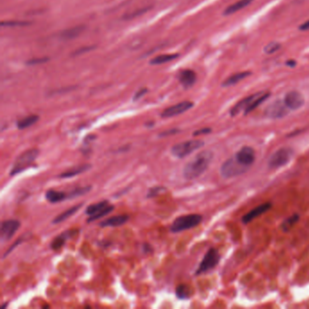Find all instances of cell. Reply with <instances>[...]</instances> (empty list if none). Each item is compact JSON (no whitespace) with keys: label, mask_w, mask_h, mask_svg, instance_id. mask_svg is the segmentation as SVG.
Wrapping results in <instances>:
<instances>
[{"label":"cell","mask_w":309,"mask_h":309,"mask_svg":"<svg viewBox=\"0 0 309 309\" xmlns=\"http://www.w3.org/2000/svg\"><path fill=\"white\" fill-rule=\"evenodd\" d=\"M197 75L194 71L191 69H186L180 72L179 74V81L184 88H190L194 85L196 82Z\"/></svg>","instance_id":"17"},{"label":"cell","mask_w":309,"mask_h":309,"mask_svg":"<svg viewBox=\"0 0 309 309\" xmlns=\"http://www.w3.org/2000/svg\"><path fill=\"white\" fill-rule=\"evenodd\" d=\"M294 155V150L288 147H283L276 150L267 162L269 169H278L285 166L290 162Z\"/></svg>","instance_id":"8"},{"label":"cell","mask_w":309,"mask_h":309,"mask_svg":"<svg viewBox=\"0 0 309 309\" xmlns=\"http://www.w3.org/2000/svg\"><path fill=\"white\" fill-rule=\"evenodd\" d=\"M89 169H91V165H90V164H82V165H78V166L70 169V170H67L66 172H64L63 174H59V175H58V178H72V177H75L76 175L84 174L85 172H87Z\"/></svg>","instance_id":"19"},{"label":"cell","mask_w":309,"mask_h":309,"mask_svg":"<svg viewBox=\"0 0 309 309\" xmlns=\"http://www.w3.org/2000/svg\"><path fill=\"white\" fill-rule=\"evenodd\" d=\"M253 0H239L238 2H236L232 5L229 6L226 10H225L223 14L225 16H230V15L235 14L237 12H239L240 10H243L245 8H247L248 5H250L252 3Z\"/></svg>","instance_id":"22"},{"label":"cell","mask_w":309,"mask_h":309,"mask_svg":"<svg viewBox=\"0 0 309 309\" xmlns=\"http://www.w3.org/2000/svg\"><path fill=\"white\" fill-rule=\"evenodd\" d=\"M271 208V202H265L263 204H260V205H258L256 208H254L251 211H248V213L242 218V222H243L244 224L250 223L252 220L257 219L258 217L263 215L264 213L267 212Z\"/></svg>","instance_id":"15"},{"label":"cell","mask_w":309,"mask_h":309,"mask_svg":"<svg viewBox=\"0 0 309 309\" xmlns=\"http://www.w3.org/2000/svg\"><path fill=\"white\" fill-rule=\"evenodd\" d=\"M94 47H84V48H81L79 50H77L76 53H75V56H78V55H82V54H84V53H86L87 51H90V50H92V49H94Z\"/></svg>","instance_id":"38"},{"label":"cell","mask_w":309,"mask_h":309,"mask_svg":"<svg viewBox=\"0 0 309 309\" xmlns=\"http://www.w3.org/2000/svg\"><path fill=\"white\" fill-rule=\"evenodd\" d=\"M249 166L240 164L236 157L227 160L220 167V174L225 179H231L238 177L241 174L248 172Z\"/></svg>","instance_id":"5"},{"label":"cell","mask_w":309,"mask_h":309,"mask_svg":"<svg viewBox=\"0 0 309 309\" xmlns=\"http://www.w3.org/2000/svg\"><path fill=\"white\" fill-rule=\"evenodd\" d=\"M236 159L239 161L240 164L246 166H251L256 159V153L252 147L250 146H244L240 150L237 151L235 154Z\"/></svg>","instance_id":"14"},{"label":"cell","mask_w":309,"mask_h":309,"mask_svg":"<svg viewBox=\"0 0 309 309\" xmlns=\"http://www.w3.org/2000/svg\"><path fill=\"white\" fill-rule=\"evenodd\" d=\"M193 105H194V103H192V102L184 101V102H182V103H179L177 104H174L173 106L166 108L164 112H162L161 116L163 118H171L177 116V115H180L182 113L187 112L190 109H192L193 107Z\"/></svg>","instance_id":"12"},{"label":"cell","mask_w":309,"mask_h":309,"mask_svg":"<svg viewBox=\"0 0 309 309\" xmlns=\"http://www.w3.org/2000/svg\"><path fill=\"white\" fill-rule=\"evenodd\" d=\"M180 132L179 129H172V130H169V131H164L160 133V137H166V136L174 135L176 133Z\"/></svg>","instance_id":"36"},{"label":"cell","mask_w":309,"mask_h":309,"mask_svg":"<svg viewBox=\"0 0 309 309\" xmlns=\"http://www.w3.org/2000/svg\"><path fill=\"white\" fill-rule=\"evenodd\" d=\"M20 222L18 220H4L1 224L0 237L1 241L5 242L14 237L20 227Z\"/></svg>","instance_id":"11"},{"label":"cell","mask_w":309,"mask_h":309,"mask_svg":"<svg viewBox=\"0 0 309 309\" xmlns=\"http://www.w3.org/2000/svg\"><path fill=\"white\" fill-rule=\"evenodd\" d=\"M129 216L128 215H117L110 217L106 220H103L102 222H100V226L103 228H107V227H119L122 225L125 224L127 221L129 220Z\"/></svg>","instance_id":"18"},{"label":"cell","mask_w":309,"mask_h":309,"mask_svg":"<svg viewBox=\"0 0 309 309\" xmlns=\"http://www.w3.org/2000/svg\"><path fill=\"white\" fill-rule=\"evenodd\" d=\"M147 93V89H140L134 94V97H133V101H137L139 99L141 98L144 94Z\"/></svg>","instance_id":"37"},{"label":"cell","mask_w":309,"mask_h":309,"mask_svg":"<svg viewBox=\"0 0 309 309\" xmlns=\"http://www.w3.org/2000/svg\"><path fill=\"white\" fill-rule=\"evenodd\" d=\"M286 66H290V67H295V62L294 60H289L286 62Z\"/></svg>","instance_id":"40"},{"label":"cell","mask_w":309,"mask_h":309,"mask_svg":"<svg viewBox=\"0 0 309 309\" xmlns=\"http://www.w3.org/2000/svg\"><path fill=\"white\" fill-rule=\"evenodd\" d=\"M46 199L51 203H58L67 200V192H59L56 190H48L46 192Z\"/></svg>","instance_id":"23"},{"label":"cell","mask_w":309,"mask_h":309,"mask_svg":"<svg viewBox=\"0 0 309 309\" xmlns=\"http://www.w3.org/2000/svg\"><path fill=\"white\" fill-rule=\"evenodd\" d=\"M249 75H251V73L248 72V71L233 74V75H230V77H228L227 79H225L224 82L222 83V86L223 87H229V86H232L235 84H239V82L246 79Z\"/></svg>","instance_id":"20"},{"label":"cell","mask_w":309,"mask_h":309,"mask_svg":"<svg viewBox=\"0 0 309 309\" xmlns=\"http://www.w3.org/2000/svg\"><path fill=\"white\" fill-rule=\"evenodd\" d=\"M281 45L279 43L277 42H271L269 43L268 45H267L265 48H264V52L267 54V55H271L276 53L278 49H280Z\"/></svg>","instance_id":"30"},{"label":"cell","mask_w":309,"mask_h":309,"mask_svg":"<svg viewBox=\"0 0 309 309\" xmlns=\"http://www.w3.org/2000/svg\"><path fill=\"white\" fill-rule=\"evenodd\" d=\"M92 190L91 186H85V187H76L73 189L71 192H67V200L75 199L76 197L82 196L86 194Z\"/></svg>","instance_id":"29"},{"label":"cell","mask_w":309,"mask_h":309,"mask_svg":"<svg viewBox=\"0 0 309 309\" xmlns=\"http://www.w3.org/2000/svg\"><path fill=\"white\" fill-rule=\"evenodd\" d=\"M204 146V141L201 140H190L183 142H179L172 147V154L174 157L183 159L187 157L188 155L192 154L193 151L201 149Z\"/></svg>","instance_id":"6"},{"label":"cell","mask_w":309,"mask_h":309,"mask_svg":"<svg viewBox=\"0 0 309 309\" xmlns=\"http://www.w3.org/2000/svg\"><path fill=\"white\" fill-rule=\"evenodd\" d=\"M300 216L298 214H293L283 221V223L281 224V229L285 232L289 231L298 222Z\"/></svg>","instance_id":"27"},{"label":"cell","mask_w":309,"mask_h":309,"mask_svg":"<svg viewBox=\"0 0 309 309\" xmlns=\"http://www.w3.org/2000/svg\"><path fill=\"white\" fill-rule=\"evenodd\" d=\"M284 102L291 111H296L304 105V96L297 91H290L286 94Z\"/></svg>","instance_id":"13"},{"label":"cell","mask_w":309,"mask_h":309,"mask_svg":"<svg viewBox=\"0 0 309 309\" xmlns=\"http://www.w3.org/2000/svg\"><path fill=\"white\" fill-rule=\"evenodd\" d=\"M202 216L200 214H189L178 217L171 225L170 230L174 233L182 232L184 230H191L201 224Z\"/></svg>","instance_id":"3"},{"label":"cell","mask_w":309,"mask_h":309,"mask_svg":"<svg viewBox=\"0 0 309 309\" xmlns=\"http://www.w3.org/2000/svg\"><path fill=\"white\" fill-rule=\"evenodd\" d=\"M213 160L211 150H202L191 160L183 169V176L187 180H194L204 174Z\"/></svg>","instance_id":"1"},{"label":"cell","mask_w":309,"mask_h":309,"mask_svg":"<svg viewBox=\"0 0 309 309\" xmlns=\"http://www.w3.org/2000/svg\"><path fill=\"white\" fill-rule=\"evenodd\" d=\"M211 131H212V130H211V128H202L201 130L194 131L193 135L199 136L203 135V134H209V133H211Z\"/></svg>","instance_id":"35"},{"label":"cell","mask_w":309,"mask_h":309,"mask_svg":"<svg viewBox=\"0 0 309 309\" xmlns=\"http://www.w3.org/2000/svg\"><path fill=\"white\" fill-rule=\"evenodd\" d=\"M113 210L114 206L110 204V202L108 201H102L97 203L91 204L85 210V214L89 216L87 222L91 223L92 221L99 220L102 217L110 214Z\"/></svg>","instance_id":"7"},{"label":"cell","mask_w":309,"mask_h":309,"mask_svg":"<svg viewBox=\"0 0 309 309\" xmlns=\"http://www.w3.org/2000/svg\"><path fill=\"white\" fill-rule=\"evenodd\" d=\"M220 255L219 251L216 248H210L205 254L202 262L200 263L195 274L198 276V275L204 274L206 272L210 271L220 263Z\"/></svg>","instance_id":"9"},{"label":"cell","mask_w":309,"mask_h":309,"mask_svg":"<svg viewBox=\"0 0 309 309\" xmlns=\"http://www.w3.org/2000/svg\"><path fill=\"white\" fill-rule=\"evenodd\" d=\"M24 241H25V238H20V239H18V240H17L16 242H15L14 245H12V246H11V247H10V248H9L8 250H7V252L4 254L3 258H5L6 257L8 256V255H10V252H11V251H12V250H13L14 248H17V247L19 246V244L22 243V242H24Z\"/></svg>","instance_id":"34"},{"label":"cell","mask_w":309,"mask_h":309,"mask_svg":"<svg viewBox=\"0 0 309 309\" xmlns=\"http://www.w3.org/2000/svg\"><path fill=\"white\" fill-rule=\"evenodd\" d=\"M166 189L164 187H153L149 190L148 194H147V198H153V197L158 196L159 194H161L162 192H165Z\"/></svg>","instance_id":"32"},{"label":"cell","mask_w":309,"mask_h":309,"mask_svg":"<svg viewBox=\"0 0 309 309\" xmlns=\"http://www.w3.org/2000/svg\"><path fill=\"white\" fill-rule=\"evenodd\" d=\"M176 295L180 299H188L192 295V289L190 286L185 284L179 285L176 288Z\"/></svg>","instance_id":"28"},{"label":"cell","mask_w":309,"mask_h":309,"mask_svg":"<svg viewBox=\"0 0 309 309\" xmlns=\"http://www.w3.org/2000/svg\"><path fill=\"white\" fill-rule=\"evenodd\" d=\"M83 205H84L83 203H80V204L71 207L70 209H68V210H66V211H64V212H62L59 215L56 216V218L53 220V221H52L53 224L62 223L63 221H65V220H67V219H69L70 217H72V216L75 214L77 211H79L80 208L83 206Z\"/></svg>","instance_id":"21"},{"label":"cell","mask_w":309,"mask_h":309,"mask_svg":"<svg viewBox=\"0 0 309 309\" xmlns=\"http://www.w3.org/2000/svg\"><path fill=\"white\" fill-rule=\"evenodd\" d=\"M289 109L286 106L284 101L276 100L270 103L265 110V115L269 119H281L289 113Z\"/></svg>","instance_id":"10"},{"label":"cell","mask_w":309,"mask_h":309,"mask_svg":"<svg viewBox=\"0 0 309 309\" xmlns=\"http://www.w3.org/2000/svg\"><path fill=\"white\" fill-rule=\"evenodd\" d=\"M78 230H67L66 232H63L62 234L56 236L51 242V248L54 250H59L60 248L66 244L68 239H71L74 235L77 234Z\"/></svg>","instance_id":"16"},{"label":"cell","mask_w":309,"mask_h":309,"mask_svg":"<svg viewBox=\"0 0 309 309\" xmlns=\"http://www.w3.org/2000/svg\"><path fill=\"white\" fill-rule=\"evenodd\" d=\"M27 21H20V20H10V21H3L1 23L2 27H24L28 26Z\"/></svg>","instance_id":"31"},{"label":"cell","mask_w":309,"mask_h":309,"mask_svg":"<svg viewBox=\"0 0 309 309\" xmlns=\"http://www.w3.org/2000/svg\"><path fill=\"white\" fill-rule=\"evenodd\" d=\"M49 60L48 57H39V58H33L31 59L30 61L28 62V65L30 66H36V65H40V64H44V63H47Z\"/></svg>","instance_id":"33"},{"label":"cell","mask_w":309,"mask_h":309,"mask_svg":"<svg viewBox=\"0 0 309 309\" xmlns=\"http://www.w3.org/2000/svg\"><path fill=\"white\" fill-rule=\"evenodd\" d=\"M38 120H39L38 115L31 114V115H28V116H26L23 119L19 120V122H17V126L19 130H24V129H27L28 127L34 125L36 122H38Z\"/></svg>","instance_id":"26"},{"label":"cell","mask_w":309,"mask_h":309,"mask_svg":"<svg viewBox=\"0 0 309 309\" xmlns=\"http://www.w3.org/2000/svg\"><path fill=\"white\" fill-rule=\"evenodd\" d=\"M270 95L268 92H258L257 94L248 95L247 97L240 100L239 103L235 104L232 109L230 110V115L236 116L239 115L241 112L244 114H248L249 112H253L256 108L258 107L261 103L266 101Z\"/></svg>","instance_id":"2"},{"label":"cell","mask_w":309,"mask_h":309,"mask_svg":"<svg viewBox=\"0 0 309 309\" xmlns=\"http://www.w3.org/2000/svg\"><path fill=\"white\" fill-rule=\"evenodd\" d=\"M179 54H164V55H160V56H155L154 58H152L150 60V64L152 66H159L163 65L165 63L173 61L174 59L178 58Z\"/></svg>","instance_id":"24"},{"label":"cell","mask_w":309,"mask_h":309,"mask_svg":"<svg viewBox=\"0 0 309 309\" xmlns=\"http://www.w3.org/2000/svg\"><path fill=\"white\" fill-rule=\"evenodd\" d=\"M39 150L38 149H30L22 152L15 161L12 168L10 170V175H17L28 169L38 158Z\"/></svg>","instance_id":"4"},{"label":"cell","mask_w":309,"mask_h":309,"mask_svg":"<svg viewBox=\"0 0 309 309\" xmlns=\"http://www.w3.org/2000/svg\"><path fill=\"white\" fill-rule=\"evenodd\" d=\"M84 30V26H77V27H74V28H68L66 30H64L60 35V37L63 39H66V40L73 39V38H77Z\"/></svg>","instance_id":"25"},{"label":"cell","mask_w":309,"mask_h":309,"mask_svg":"<svg viewBox=\"0 0 309 309\" xmlns=\"http://www.w3.org/2000/svg\"><path fill=\"white\" fill-rule=\"evenodd\" d=\"M299 29L301 31H308L309 30V20L305 21L304 23L302 24L299 27Z\"/></svg>","instance_id":"39"}]
</instances>
